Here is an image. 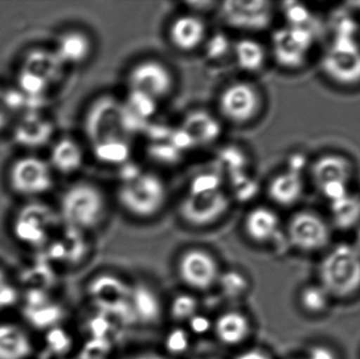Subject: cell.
I'll list each match as a JSON object with an SVG mask.
<instances>
[{"mask_svg": "<svg viewBox=\"0 0 360 359\" xmlns=\"http://www.w3.org/2000/svg\"><path fill=\"white\" fill-rule=\"evenodd\" d=\"M17 301V291L6 282V275L0 270V311L12 307Z\"/></svg>", "mask_w": 360, "mask_h": 359, "instance_id": "obj_39", "label": "cell"}, {"mask_svg": "<svg viewBox=\"0 0 360 359\" xmlns=\"http://www.w3.org/2000/svg\"><path fill=\"white\" fill-rule=\"evenodd\" d=\"M22 282L29 287V290L46 291V288L52 286L54 275L46 263H40L25 270Z\"/></svg>", "mask_w": 360, "mask_h": 359, "instance_id": "obj_33", "label": "cell"}, {"mask_svg": "<svg viewBox=\"0 0 360 359\" xmlns=\"http://www.w3.org/2000/svg\"><path fill=\"white\" fill-rule=\"evenodd\" d=\"M264 98L259 88L248 80L226 84L218 95L220 118L235 126H245L259 116Z\"/></svg>", "mask_w": 360, "mask_h": 359, "instance_id": "obj_4", "label": "cell"}, {"mask_svg": "<svg viewBox=\"0 0 360 359\" xmlns=\"http://www.w3.org/2000/svg\"><path fill=\"white\" fill-rule=\"evenodd\" d=\"M94 39L88 32L70 29L58 36L54 52L63 65L78 67L90 60L94 54Z\"/></svg>", "mask_w": 360, "mask_h": 359, "instance_id": "obj_16", "label": "cell"}, {"mask_svg": "<svg viewBox=\"0 0 360 359\" xmlns=\"http://www.w3.org/2000/svg\"><path fill=\"white\" fill-rule=\"evenodd\" d=\"M230 194L224 189L186 191L179 204L182 221L196 229L215 225L230 210Z\"/></svg>", "mask_w": 360, "mask_h": 359, "instance_id": "obj_6", "label": "cell"}, {"mask_svg": "<svg viewBox=\"0 0 360 359\" xmlns=\"http://www.w3.org/2000/svg\"><path fill=\"white\" fill-rule=\"evenodd\" d=\"M218 10L222 20L239 31H262L272 22V4L268 1H226Z\"/></svg>", "mask_w": 360, "mask_h": 359, "instance_id": "obj_12", "label": "cell"}, {"mask_svg": "<svg viewBox=\"0 0 360 359\" xmlns=\"http://www.w3.org/2000/svg\"><path fill=\"white\" fill-rule=\"evenodd\" d=\"M198 313V301L190 294L176 295L170 305V314L176 322H188L195 314Z\"/></svg>", "mask_w": 360, "mask_h": 359, "instance_id": "obj_34", "label": "cell"}, {"mask_svg": "<svg viewBox=\"0 0 360 359\" xmlns=\"http://www.w3.org/2000/svg\"><path fill=\"white\" fill-rule=\"evenodd\" d=\"M217 282H219L222 293L229 299H239L243 296L250 288L247 276L237 270H229L220 273Z\"/></svg>", "mask_w": 360, "mask_h": 359, "instance_id": "obj_31", "label": "cell"}, {"mask_svg": "<svg viewBox=\"0 0 360 359\" xmlns=\"http://www.w3.org/2000/svg\"><path fill=\"white\" fill-rule=\"evenodd\" d=\"M108 202L101 185L94 181H76L61 195L59 216L69 229L78 232L95 229L107 216Z\"/></svg>", "mask_w": 360, "mask_h": 359, "instance_id": "obj_2", "label": "cell"}, {"mask_svg": "<svg viewBox=\"0 0 360 359\" xmlns=\"http://www.w3.org/2000/svg\"><path fill=\"white\" fill-rule=\"evenodd\" d=\"M314 41L313 32L306 25H288L275 32L272 37V54L275 61L287 69L304 65Z\"/></svg>", "mask_w": 360, "mask_h": 359, "instance_id": "obj_10", "label": "cell"}, {"mask_svg": "<svg viewBox=\"0 0 360 359\" xmlns=\"http://www.w3.org/2000/svg\"><path fill=\"white\" fill-rule=\"evenodd\" d=\"M130 308L134 322L141 324H154L162 315V303L153 289L145 284L132 287Z\"/></svg>", "mask_w": 360, "mask_h": 359, "instance_id": "obj_24", "label": "cell"}, {"mask_svg": "<svg viewBox=\"0 0 360 359\" xmlns=\"http://www.w3.org/2000/svg\"><path fill=\"white\" fill-rule=\"evenodd\" d=\"M31 353V341L19 327L0 325V359H25Z\"/></svg>", "mask_w": 360, "mask_h": 359, "instance_id": "obj_26", "label": "cell"}, {"mask_svg": "<svg viewBox=\"0 0 360 359\" xmlns=\"http://www.w3.org/2000/svg\"><path fill=\"white\" fill-rule=\"evenodd\" d=\"M65 65L61 63L54 50L32 48L23 57L21 69L31 72L52 86L63 78Z\"/></svg>", "mask_w": 360, "mask_h": 359, "instance_id": "obj_20", "label": "cell"}, {"mask_svg": "<svg viewBox=\"0 0 360 359\" xmlns=\"http://www.w3.org/2000/svg\"><path fill=\"white\" fill-rule=\"evenodd\" d=\"M190 332L196 335H205L213 329V322L205 315L197 313L188 322Z\"/></svg>", "mask_w": 360, "mask_h": 359, "instance_id": "obj_41", "label": "cell"}, {"mask_svg": "<svg viewBox=\"0 0 360 359\" xmlns=\"http://www.w3.org/2000/svg\"><path fill=\"white\" fill-rule=\"evenodd\" d=\"M302 359H338L335 352L326 346H314Z\"/></svg>", "mask_w": 360, "mask_h": 359, "instance_id": "obj_43", "label": "cell"}, {"mask_svg": "<svg viewBox=\"0 0 360 359\" xmlns=\"http://www.w3.org/2000/svg\"><path fill=\"white\" fill-rule=\"evenodd\" d=\"M243 231L252 242L266 244L279 233L281 221L276 212L266 206H257L248 211L243 218Z\"/></svg>", "mask_w": 360, "mask_h": 359, "instance_id": "obj_18", "label": "cell"}, {"mask_svg": "<svg viewBox=\"0 0 360 359\" xmlns=\"http://www.w3.org/2000/svg\"><path fill=\"white\" fill-rule=\"evenodd\" d=\"M323 71L335 81L352 86L360 81V48L350 36H338L326 53Z\"/></svg>", "mask_w": 360, "mask_h": 359, "instance_id": "obj_9", "label": "cell"}, {"mask_svg": "<svg viewBox=\"0 0 360 359\" xmlns=\"http://www.w3.org/2000/svg\"><path fill=\"white\" fill-rule=\"evenodd\" d=\"M55 225L56 216L52 210L44 204H31L19 211L13 223V231L23 244L44 246Z\"/></svg>", "mask_w": 360, "mask_h": 359, "instance_id": "obj_11", "label": "cell"}, {"mask_svg": "<svg viewBox=\"0 0 360 359\" xmlns=\"http://www.w3.org/2000/svg\"><path fill=\"white\" fill-rule=\"evenodd\" d=\"M330 229L326 221L312 212L296 213L288 226V238L292 246L302 252L323 250L330 242Z\"/></svg>", "mask_w": 360, "mask_h": 359, "instance_id": "obj_13", "label": "cell"}, {"mask_svg": "<svg viewBox=\"0 0 360 359\" xmlns=\"http://www.w3.org/2000/svg\"><path fill=\"white\" fill-rule=\"evenodd\" d=\"M120 208L136 219L148 221L160 215L169 200L166 181L153 171H137L122 178L116 190Z\"/></svg>", "mask_w": 360, "mask_h": 359, "instance_id": "obj_1", "label": "cell"}, {"mask_svg": "<svg viewBox=\"0 0 360 359\" xmlns=\"http://www.w3.org/2000/svg\"><path fill=\"white\" fill-rule=\"evenodd\" d=\"M235 359H272L266 352L259 349H250L241 352Z\"/></svg>", "mask_w": 360, "mask_h": 359, "instance_id": "obj_44", "label": "cell"}, {"mask_svg": "<svg viewBox=\"0 0 360 359\" xmlns=\"http://www.w3.org/2000/svg\"><path fill=\"white\" fill-rule=\"evenodd\" d=\"M13 114L8 109L6 99V90L0 88V133L8 128L13 119Z\"/></svg>", "mask_w": 360, "mask_h": 359, "instance_id": "obj_42", "label": "cell"}, {"mask_svg": "<svg viewBox=\"0 0 360 359\" xmlns=\"http://www.w3.org/2000/svg\"><path fill=\"white\" fill-rule=\"evenodd\" d=\"M266 191L269 198L278 206H293L302 197L304 183L300 173L290 170L273 177Z\"/></svg>", "mask_w": 360, "mask_h": 359, "instance_id": "obj_25", "label": "cell"}, {"mask_svg": "<svg viewBox=\"0 0 360 359\" xmlns=\"http://www.w3.org/2000/svg\"><path fill=\"white\" fill-rule=\"evenodd\" d=\"M312 173L317 187L323 190L332 185H348L352 177L353 167L346 158L328 155L317 160Z\"/></svg>", "mask_w": 360, "mask_h": 359, "instance_id": "obj_21", "label": "cell"}, {"mask_svg": "<svg viewBox=\"0 0 360 359\" xmlns=\"http://www.w3.org/2000/svg\"><path fill=\"white\" fill-rule=\"evenodd\" d=\"M285 16H287L289 25H296V27H302L306 25L308 20V12L304 6L300 4H287V8H285Z\"/></svg>", "mask_w": 360, "mask_h": 359, "instance_id": "obj_40", "label": "cell"}, {"mask_svg": "<svg viewBox=\"0 0 360 359\" xmlns=\"http://www.w3.org/2000/svg\"><path fill=\"white\" fill-rule=\"evenodd\" d=\"M180 280L194 290L205 291L218 282L220 273L215 257L202 249H190L180 256Z\"/></svg>", "mask_w": 360, "mask_h": 359, "instance_id": "obj_14", "label": "cell"}, {"mask_svg": "<svg viewBox=\"0 0 360 359\" xmlns=\"http://www.w3.org/2000/svg\"><path fill=\"white\" fill-rule=\"evenodd\" d=\"M51 84L31 72L20 69L17 76V89L27 96L44 98Z\"/></svg>", "mask_w": 360, "mask_h": 359, "instance_id": "obj_32", "label": "cell"}, {"mask_svg": "<svg viewBox=\"0 0 360 359\" xmlns=\"http://www.w3.org/2000/svg\"><path fill=\"white\" fill-rule=\"evenodd\" d=\"M191 346L190 332L182 328H174L167 334L165 347L167 351L174 355H181L188 351Z\"/></svg>", "mask_w": 360, "mask_h": 359, "instance_id": "obj_36", "label": "cell"}, {"mask_svg": "<svg viewBox=\"0 0 360 359\" xmlns=\"http://www.w3.org/2000/svg\"><path fill=\"white\" fill-rule=\"evenodd\" d=\"M54 130L52 120L40 112H31L19 118L13 130V138L21 147L36 149L44 147L51 141Z\"/></svg>", "mask_w": 360, "mask_h": 359, "instance_id": "obj_17", "label": "cell"}, {"mask_svg": "<svg viewBox=\"0 0 360 359\" xmlns=\"http://www.w3.org/2000/svg\"><path fill=\"white\" fill-rule=\"evenodd\" d=\"M169 44L181 53H192L202 48L209 36L205 19L195 13H184L171 20L167 31Z\"/></svg>", "mask_w": 360, "mask_h": 359, "instance_id": "obj_15", "label": "cell"}, {"mask_svg": "<svg viewBox=\"0 0 360 359\" xmlns=\"http://www.w3.org/2000/svg\"><path fill=\"white\" fill-rule=\"evenodd\" d=\"M8 185L17 195H41L54 185L53 170L48 162L36 156H23L13 162L8 171Z\"/></svg>", "mask_w": 360, "mask_h": 359, "instance_id": "obj_8", "label": "cell"}, {"mask_svg": "<svg viewBox=\"0 0 360 359\" xmlns=\"http://www.w3.org/2000/svg\"><path fill=\"white\" fill-rule=\"evenodd\" d=\"M232 57L239 70L248 74L259 73L266 67V46L252 37H243L233 42Z\"/></svg>", "mask_w": 360, "mask_h": 359, "instance_id": "obj_23", "label": "cell"}, {"mask_svg": "<svg viewBox=\"0 0 360 359\" xmlns=\"http://www.w3.org/2000/svg\"><path fill=\"white\" fill-rule=\"evenodd\" d=\"M213 329L220 343L233 347L247 341L251 333V322L240 311H226L216 318Z\"/></svg>", "mask_w": 360, "mask_h": 359, "instance_id": "obj_22", "label": "cell"}, {"mask_svg": "<svg viewBox=\"0 0 360 359\" xmlns=\"http://www.w3.org/2000/svg\"><path fill=\"white\" fill-rule=\"evenodd\" d=\"M112 353V341L91 339L84 344L79 359H109Z\"/></svg>", "mask_w": 360, "mask_h": 359, "instance_id": "obj_38", "label": "cell"}, {"mask_svg": "<svg viewBox=\"0 0 360 359\" xmlns=\"http://www.w3.org/2000/svg\"><path fill=\"white\" fill-rule=\"evenodd\" d=\"M331 213L333 223L338 229H351L360 221V200L348 193L331 202Z\"/></svg>", "mask_w": 360, "mask_h": 359, "instance_id": "obj_28", "label": "cell"}, {"mask_svg": "<svg viewBox=\"0 0 360 359\" xmlns=\"http://www.w3.org/2000/svg\"><path fill=\"white\" fill-rule=\"evenodd\" d=\"M46 341L51 353L56 355H63L71 349V337L61 328L50 329L46 333Z\"/></svg>", "mask_w": 360, "mask_h": 359, "instance_id": "obj_37", "label": "cell"}, {"mask_svg": "<svg viewBox=\"0 0 360 359\" xmlns=\"http://www.w3.org/2000/svg\"><path fill=\"white\" fill-rule=\"evenodd\" d=\"M184 126L186 135L194 139L195 143L203 145L215 141L220 134L219 120L198 110L188 114L184 119Z\"/></svg>", "mask_w": 360, "mask_h": 359, "instance_id": "obj_27", "label": "cell"}, {"mask_svg": "<svg viewBox=\"0 0 360 359\" xmlns=\"http://www.w3.org/2000/svg\"><path fill=\"white\" fill-rule=\"evenodd\" d=\"M321 286L331 297L347 299L360 290V253L354 244L333 247L319 266Z\"/></svg>", "mask_w": 360, "mask_h": 359, "instance_id": "obj_3", "label": "cell"}, {"mask_svg": "<svg viewBox=\"0 0 360 359\" xmlns=\"http://www.w3.org/2000/svg\"><path fill=\"white\" fill-rule=\"evenodd\" d=\"M86 160L84 148L72 137H63L52 145L49 164L53 172L61 175L77 173Z\"/></svg>", "mask_w": 360, "mask_h": 359, "instance_id": "obj_19", "label": "cell"}, {"mask_svg": "<svg viewBox=\"0 0 360 359\" xmlns=\"http://www.w3.org/2000/svg\"><path fill=\"white\" fill-rule=\"evenodd\" d=\"M354 247L355 248L357 249V250H359V252L360 253V228L356 233V238H355Z\"/></svg>", "mask_w": 360, "mask_h": 359, "instance_id": "obj_46", "label": "cell"}, {"mask_svg": "<svg viewBox=\"0 0 360 359\" xmlns=\"http://www.w3.org/2000/svg\"><path fill=\"white\" fill-rule=\"evenodd\" d=\"M129 359H168L165 358V356L158 355L156 353H141L139 354V355L133 356V358H130Z\"/></svg>", "mask_w": 360, "mask_h": 359, "instance_id": "obj_45", "label": "cell"}, {"mask_svg": "<svg viewBox=\"0 0 360 359\" xmlns=\"http://www.w3.org/2000/svg\"><path fill=\"white\" fill-rule=\"evenodd\" d=\"M23 313L32 326L49 330L54 328L55 325L63 318L61 308L50 301L38 307H25Z\"/></svg>", "mask_w": 360, "mask_h": 359, "instance_id": "obj_29", "label": "cell"}, {"mask_svg": "<svg viewBox=\"0 0 360 359\" xmlns=\"http://www.w3.org/2000/svg\"><path fill=\"white\" fill-rule=\"evenodd\" d=\"M332 297L321 285H311L300 293V303L308 313L321 314L328 309Z\"/></svg>", "mask_w": 360, "mask_h": 359, "instance_id": "obj_30", "label": "cell"}, {"mask_svg": "<svg viewBox=\"0 0 360 359\" xmlns=\"http://www.w3.org/2000/svg\"><path fill=\"white\" fill-rule=\"evenodd\" d=\"M126 84L129 92L139 93L160 103L174 93L176 77L162 59L147 57L131 65L126 75Z\"/></svg>", "mask_w": 360, "mask_h": 359, "instance_id": "obj_5", "label": "cell"}, {"mask_svg": "<svg viewBox=\"0 0 360 359\" xmlns=\"http://www.w3.org/2000/svg\"><path fill=\"white\" fill-rule=\"evenodd\" d=\"M202 48L210 60L220 61L228 56L229 53L232 55L233 42L226 34L214 33L207 36Z\"/></svg>", "mask_w": 360, "mask_h": 359, "instance_id": "obj_35", "label": "cell"}, {"mask_svg": "<svg viewBox=\"0 0 360 359\" xmlns=\"http://www.w3.org/2000/svg\"><path fill=\"white\" fill-rule=\"evenodd\" d=\"M132 287L110 274L97 276L89 285V296L98 312L113 316L120 324L134 322L130 308Z\"/></svg>", "mask_w": 360, "mask_h": 359, "instance_id": "obj_7", "label": "cell"}]
</instances>
